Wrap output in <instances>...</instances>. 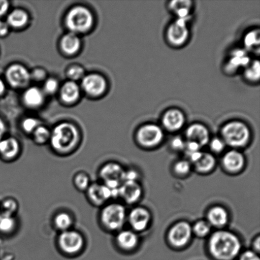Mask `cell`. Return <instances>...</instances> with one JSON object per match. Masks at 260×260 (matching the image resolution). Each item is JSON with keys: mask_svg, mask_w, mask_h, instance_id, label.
<instances>
[{"mask_svg": "<svg viewBox=\"0 0 260 260\" xmlns=\"http://www.w3.org/2000/svg\"><path fill=\"white\" fill-rule=\"evenodd\" d=\"M209 251L216 260H233L240 253L241 243L238 236L228 231H218L211 236Z\"/></svg>", "mask_w": 260, "mask_h": 260, "instance_id": "obj_1", "label": "cell"}, {"mask_svg": "<svg viewBox=\"0 0 260 260\" xmlns=\"http://www.w3.org/2000/svg\"><path fill=\"white\" fill-rule=\"evenodd\" d=\"M50 140L52 149L56 152L60 154H68L77 146L79 134L73 124L62 123L53 129Z\"/></svg>", "mask_w": 260, "mask_h": 260, "instance_id": "obj_2", "label": "cell"}, {"mask_svg": "<svg viewBox=\"0 0 260 260\" xmlns=\"http://www.w3.org/2000/svg\"><path fill=\"white\" fill-rule=\"evenodd\" d=\"M223 141L232 147L245 146L250 139L251 133L248 126L241 121H231L221 129Z\"/></svg>", "mask_w": 260, "mask_h": 260, "instance_id": "obj_3", "label": "cell"}, {"mask_svg": "<svg viewBox=\"0 0 260 260\" xmlns=\"http://www.w3.org/2000/svg\"><path fill=\"white\" fill-rule=\"evenodd\" d=\"M102 225L107 230L118 231L123 228L126 219V211L121 204L113 203L106 205L100 215Z\"/></svg>", "mask_w": 260, "mask_h": 260, "instance_id": "obj_4", "label": "cell"}, {"mask_svg": "<svg viewBox=\"0 0 260 260\" xmlns=\"http://www.w3.org/2000/svg\"><path fill=\"white\" fill-rule=\"evenodd\" d=\"M93 22V15L90 10L81 6L73 8L66 18V25L75 34L88 31L92 26Z\"/></svg>", "mask_w": 260, "mask_h": 260, "instance_id": "obj_5", "label": "cell"}, {"mask_svg": "<svg viewBox=\"0 0 260 260\" xmlns=\"http://www.w3.org/2000/svg\"><path fill=\"white\" fill-rule=\"evenodd\" d=\"M126 171L118 163L110 162L106 163L101 168L99 172L103 184L111 190L118 189L124 182Z\"/></svg>", "mask_w": 260, "mask_h": 260, "instance_id": "obj_6", "label": "cell"}, {"mask_svg": "<svg viewBox=\"0 0 260 260\" xmlns=\"http://www.w3.org/2000/svg\"><path fill=\"white\" fill-rule=\"evenodd\" d=\"M61 251L70 255H74L81 251L85 246V239L80 233L75 230L62 232L57 239Z\"/></svg>", "mask_w": 260, "mask_h": 260, "instance_id": "obj_7", "label": "cell"}, {"mask_svg": "<svg viewBox=\"0 0 260 260\" xmlns=\"http://www.w3.org/2000/svg\"><path fill=\"white\" fill-rule=\"evenodd\" d=\"M192 226L186 221H180L170 229L168 239L170 244L176 248H182L189 243L192 236Z\"/></svg>", "mask_w": 260, "mask_h": 260, "instance_id": "obj_8", "label": "cell"}, {"mask_svg": "<svg viewBox=\"0 0 260 260\" xmlns=\"http://www.w3.org/2000/svg\"><path fill=\"white\" fill-rule=\"evenodd\" d=\"M164 138L162 130L155 124H145L138 130L137 139L142 147L152 148L157 146Z\"/></svg>", "mask_w": 260, "mask_h": 260, "instance_id": "obj_9", "label": "cell"}, {"mask_svg": "<svg viewBox=\"0 0 260 260\" xmlns=\"http://www.w3.org/2000/svg\"><path fill=\"white\" fill-rule=\"evenodd\" d=\"M88 200L94 206H101L110 200L117 197L116 190H111L103 183H91L86 190Z\"/></svg>", "mask_w": 260, "mask_h": 260, "instance_id": "obj_10", "label": "cell"}, {"mask_svg": "<svg viewBox=\"0 0 260 260\" xmlns=\"http://www.w3.org/2000/svg\"><path fill=\"white\" fill-rule=\"evenodd\" d=\"M186 22L187 20L178 19L168 27V40L175 47H180L187 42L189 32Z\"/></svg>", "mask_w": 260, "mask_h": 260, "instance_id": "obj_11", "label": "cell"}, {"mask_svg": "<svg viewBox=\"0 0 260 260\" xmlns=\"http://www.w3.org/2000/svg\"><path fill=\"white\" fill-rule=\"evenodd\" d=\"M7 79L10 85L15 88H22L29 83L30 76L24 66L15 64L8 69Z\"/></svg>", "mask_w": 260, "mask_h": 260, "instance_id": "obj_12", "label": "cell"}, {"mask_svg": "<svg viewBox=\"0 0 260 260\" xmlns=\"http://www.w3.org/2000/svg\"><path fill=\"white\" fill-rule=\"evenodd\" d=\"M151 215L149 211L144 207H137L130 211L128 221L135 231L141 232L145 230L149 225Z\"/></svg>", "mask_w": 260, "mask_h": 260, "instance_id": "obj_13", "label": "cell"}, {"mask_svg": "<svg viewBox=\"0 0 260 260\" xmlns=\"http://www.w3.org/2000/svg\"><path fill=\"white\" fill-rule=\"evenodd\" d=\"M82 86L85 92L89 95L99 96L106 90L107 83L103 76L93 74L83 77Z\"/></svg>", "mask_w": 260, "mask_h": 260, "instance_id": "obj_14", "label": "cell"}, {"mask_svg": "<svg viewBox=\"0 0 260 260\" xmlns=\"http://www.w3.org/2000/svg\"><path fill=\"white\" fill-rule=\"evenodd\" d=\"M118 193L126 203L133 204L141 197L142 188L137 181H126L119 188Z\"/></svg>", "mask_w": 260, "mask_h": 260, "instance_id": "obj_15", "label": "cell"}, {"mask_svg": "<svg viewBox=\"0 0 260 260\" xmlns=\"http://www.w3.org/2000/svg\"><path fill=\"white\" fill-rule=\"evenodd\" d=\"M223 168L231 173H236L243 169L245 158L242 153L233 150L226 153L222 159Z\"/></svg>", "mask_w": 260, "mask_h": 260, "instance_id": "obj_16", "label": "cell"}, {"mask_svg": "<svg viewBox=\"0 0 260 260\" xmlns=\"http://www.w3.org/2000/svg\"><path fill=\"white\" fill-rule=\"evenodd\" d=\"M188 142L197 143L201 147L208 144L210 141V133L203 124L195 123L188 127L186 131Z\"/></svg>", "mask_w": 260, "mask_h": 260, "instance_id": "obj_17", "label": "cell"}, {"mask_svg": "<svg viewBox=\"0 0 260 260\" xmlns=\"http://www.w3.org/2000/svg\"><path fill=\"white\" fill-rule=\"evenodd\" d=\"M162 124L165 128L170 132L178 131L185 124L184 114L178 109H170L166 112L163 116Z\"/></svg>", "mask_w": 260, "mask_h": 260, "instance_id": "obj_18", "label": "cell"}, {"mask_svg": "<svg viewBox=\"0 0 260 260\" xmlns=\"http://www.w3.org/2000/svg\"><path fill=\"white\" fill-rule=\"evenodd\" d=\"M20 151L19 142L14 138L0 140V156L5 160H12L16 159Z\"/></svg>", "mask_w": 260, "mask_h": 260, "instance_id": "obj_19", "label": "cell"}, {"mask_svg": "<svg viewBox=\"0 0 260 260\" xmlns=\"http://www.w3.org/2000/svg\"><path fill=\"white\" fill-rule=\"evenodd\" d=\"M229 220L228 211L221 206H214L208 211L207 221L211 226L216 228H222L228 224Z\"/></svg>", "mask_w": 260, "mask_h": 260, "instance_id": "obj_20", "label": "cell"}, {"mask_svg": "<svg viewBox=\"0 0 260 260\" xmlns=\"http://www.w3.org/2000/svg\"><path fill=\"white\" fill-rule=\"evenodd\" d=\"M116 241L119 248L124 251H131L138 246L139 239L134 232L125 230L119 232Z\"/></svg>", "mask_w": 260, "mask_h": 260, "instance_id": "obj_21", "label": "cell"}, {"mask_svg": "<svg viewBox=\"0 0 260 260\" xmlns=\"http://www.w3.org/2000/svg\"><path fill=\"white\" fill-rule=\"evenodd\" d=\"M81 42L80 38L75 33L70 32L66 35L61 41V48L69 55L75 54L80 49Z\"/></svg>", "mask_w": 260, "mask_h": 260, "instance_id": "obj_22", "label": "cell"}, {"mask_svg": "<svg viewBox=\"0 0 260 260\" xmlns=\"http://www.w3.org/2000/svg\"><path fill=\"white\" fill-rule=\"evenodd\" d=\"M249 58L244 50H237L232 54L226 68L230 72H234L239 68L248 66L249 63Z\"/></svg>", "mask_w": 260, "mask_h": 260, "instance_id": "obj_23", "label": "cell"}, {"mask_svg": "<svg viewBox=\"0 0 260 260\" xmlns=\"http://www.w3.org/2000/svg\"><path fill=\"white\" fill-rule=\"evenodd\" d=\"M80 88L75 81L66 83L61 89V99L65 103H72L75 102L80 96Z\"/></svg>", "mask_w": 260, "mask_h": 260, "instance_id": "obj_24", "label": "cell"}, {"mask_svg": "<svg viewBox=\"0 0 260 260\" xmlns=\"http://www.w3.org/2000/svg\"><path fill=\"white\" fill-rule=\"evenodd\" d=\"M23 99L27 106L36 108L42 105L44 100V95L39 88L32 87L25 91Z\"/></svg>", "mask_w": 260, "mask_h": 260, "instance_id": "obj_25", "label": "cell"}, {"mask_svg": "<svg viewBox=\"0 0 260 260\" xmlns=\"http://www.w3.org/2000/svg\"><path fill=\"white\" fill-rule=\"evenodd\" d=\"M216 159L210 153H203L200 159L194 163L196 170L200 173H208L215 167Z\"/></svg>", "mask_w": 260, "mask_h": 260, "instance_id": "obj_26", "label": "cell"}, {"mask_svg": "<svg viewBox=\"0 0 260 260\" xmlns=\"http://www.w3.org/2000/svg\"><path fill=\"white\" fill-rule=\"evenodd\" d=\"M28 15L22 10H15L10 13L7 18V24L13 27H21L26 24Z\"/></svg>", "mask_w": 260, "mask_h": 260, "instance_id": "obj_27", "label": "cell"}, {"mask_svg": "<svg viewBox=\"0 0 260 260\" xmlns=\"http://www.w3.org/2000/svg\"><path fill=\"white\" fill-rule=\"evenodd\" d=\"M54 224L58 230L64 232L71 228L73 225V219L70 214L61 212L55 216Z\"/></svg>", "mask_w": 260, "mask_h": 260, "instance_id": "obj_28", "label": "cell"}, {"mask_svg": "<svg viewBox=\"0 0 260 260\" xmlns=\"http://www.w3.org/2000/svg\"><path fill=\"white\" fill-rule=\"evenodd\" d=\"M16 220L14 216L4 215L0 216V233L10 234L16 229Z\"/></svg>", "mask_w": 260, "mask_h": 260, "instance_id": "obj_29", "label": "cell"}, {"mask_svg": "<svg viewBox=\"0 0 260 260\" xmlns=\"http://www.w3.org/2000/svg\"><path fill=\"white\" fill-rule=\"evenodd\" d=\"M73 182L75 187L81 192L86 191L91 184L90 177L84 172L78 173L74 177Z\"/></svg>", "mask_w": 260, "mask_h": 260, "instance_id": "obj_30", "label": "cell"}, {"mask_svg": "<svg viewBox=\"0 0 260 260\" xmlns=\"http://www.w3.org/2000/svg\"><path fill=\"white\" fill-rule=\"evenodd\" d=\"M32 134L35 142L38 144H44L50 139L51 133L45 126H38Z\"/></svg>", "mask_w": 260, "mask_h": 260, "instance_id": "obj_31", "label": "cell"}, {"mask_svg": "<svg viewBox=\"0 0 260 260\" xmlns=\"http://www.w3.org/2000/svg\"><path fill=\"white\" fill-rule=\"evenodd\" d=\"M19 205L16 200L13 198H8L2 203L1 210L2 214L4 215L14 216L17 212Z\"/></svg>", "mask_w": 260, "mask_h": 260, "instance_id": "obj_32", "label": "cell"}, {"mask_svg": "<svg viewBox=\"0 0 260 260\" xmlns=\"http://www.w3.org/2000/svg\"><path fill=\"white\" fill-rule=\"evenodd\" d=\"M211 226L209 224L207 221L200 220L197 221L193 225L192 233L195 235L200 238H203L208 236L210 233Z\"/></svg>", "mask_w": 260, "mask_h": 260, "instance_id": "obj_33", "label": "cell"}, {"mask_svg": "<svg viewBox=\"0 0 260 260\" xmlns=\"http://www.w3.org/2000/svg\"><path fill=\"white\" fill-rule=\"evenodd\" d=\"M260 76V66L258 60L254 61L248 66L245 71V77L251 81L259 80Z\"/></svg>", "mask_w": 260, "mask_h": 260, "instance_id": "obj_34", "label": "cell"}, {"mask_svg": "<svg viewBox=\"0 0 260 260\" xmlns=\"http://www.w3.org/2000/svg\"><path fill=\"white\" fill-rule=\"evenodd\" d=\"M244 45L249 49H253L255 47L259 48V30H253L249 32L244 38Z\"/></svg>", "mask_w": 260, "mask_h": 260, "instance_id": "obj_35", "label": "cell"}, {"mask_svg": "<svg viewBox=\"0 0 260 260\" xmlns=\"http://www.w3.org/2000/svg\"><path fill=\"white\" fill-rule=\"evenodd\" d=\"M192 2L191 1H182V0H175L170 2V8L176 14L178 12L183 10H190L192 7Z\"/></svg>", "mask_w": 260, "mask_h": 260, "instance_id": "obj_36", "label": "cell"}, {"mask_svg": "<svg viewBox=\"0 0 260 260\" xmlns=\"http://www.w3.org/2000/svg\"><path fill=\"white\" fill-rule=\"evenodd\" d=\"M190 169V163L187 160H180L176 162L174 165L175 172L178 175H187L189 173Z\"/></svg>", "mask_w": 260, "mask_h": 260, "instance_id": "obj_37", "label": "cell"}, {"mask_svg": "<svg viewBox=\"0 0 260 260\" xmlns=\"http://www.w3.org/2000/svg\"><path fill=\"white\" fill-rule=\"evenodd\" d=\"M40 126V122L37 119L28 118L24 119L22 123V128L25 132L33 133Z\"/></svg>", "mask_w": 260, "mask_h": 260, "instance_id": "obj_38", "label": "cell"}, {"mask_svg": "<svg viewBox=\"0 0 260 260\" xmlns=\"http://www.w3.org/2000/svg\"><path fill=\"white\" fill-rule=\"evenodd\" d=\"M84 74H85V71L83 69L78 66H73L68 70V72L69 78H71L73 81L83 78Z\"/></svg>", "mask_w": 260, "mask_h": 260, "instance_id": "obj_39", "label": "cell"}, {"mask_svg": "<svg viewBox=\"0 0 260 260\" xmlns=\"http://www.w3.org/2000/svg\"><path fill=\"white\" fill-rule=\"evenodd\" d=\"M58 84L57 80L55 79L50 78L46 81L44 85V90L45 92L48 94L54 93L57 91Z\"/></svg>", "mask_w": 260, "mask_h": 260, "instance_id": "obj_40", "label": "cell"}, {"mask_svg": "<svg viewBox=\"0 0 260 260\" xmlns=\"http://www.w3.org/2000/svg\"><path fill=\"white\" fill-rule=\"evenodd\" d=\"M210 146L211 150H212L213 152L217 153L220 152L222 151L224 148H225V142H224L222 140L216 138V139H214L211 140Z\"/></svg>", "mask_w": 260, "mask_h": 260, "instance_id": "obj_41", "label": "cell"}, {"mask_svg": "<svg viewBox=\"0 0 260 260\" xmlns=\"http://www.w3.org/2000/svg\"><path fill=\"white\" fill-rule=\"evenodd\" d=\"M239 260H260V258L256 252L248 250L241 254Z\"/></svg>", "mask_w": 260, "mask_h": 260, "instance_id": "obj_42", "label": "cell"}, {"mask_svg": "<svg viewBox=\"0 0 260 260\" xmlns=\"http://www.w3.org/2000/svg\"><path fill=\"white\" fill-rule=\"evenodd\" d=\"M201 146L197 143L193 142H188L185 144V149L187 152V155L192 154V153L200 151Z\"/></svg>", "mask_w": 260, "mask_h": 260, "instance_id": "obj_43", "label": "cell"}, {"mask_svg": "<svg viewBox=\"0 0 260 260\" xmlns=\"http://www.w3.org/2000/svg\"><path fill=\"white\" fill-rule=\"evenodd\" d=\"M172 146L173 149L177 150L185 149V143L180 137H176L172 140Z\"/></svg>", "mask_w": 260, "mask_h": 260, "instance_id": "obj_44", "label": "cell"}, {"mask_svg": "<svg viewBox=\"0 0 260 260\" xmlns=\"http://www.w3.org/2000/svg\"><path fill=\"white\" fill-rule=\"evenodd\" d=\"M137 177V173L134 170L125 172V175H124V182H126V181H136Z\"/></svg>", "mask_w": 260, "mask_h": 260, "instance_id": "obj_45", "label": "cell"}, {"mask_svg": "<svg viewBox=\"0 0 260 260\" xmlns=\"http://www.w3.org/2000/svg\"><path fill=\"white\" fill-rule=\"evenodd\" d=\"M9 8V2L4 1V0H0V16L6 14Z\"/></svg>", "mask_w": 260, "mask_h": 260, "instance_id": "obj_46", "label": "cell"}, {"mask_svg": "<svg viewBox=\"0 0 260 260\" xmlns=\"http://www.w3.org/2000/svg\"><path fill=\"white\" fill-rule=\"evenodd\" d=\"M203 152L201 151H198L196 152L192 153V154H190L188 155V157H189L190 160L193 163H196L198 161L202 155Z\"/></svg>", "mask_w": 260, "mask_h": 260, "instance_id": "obj_47", "label": "cell"}, {"mask_svg": "<svg viewBox=\"0 0 260 260\" xmlns=\"http://www.w3.org/2000/svg\"><path fill=\"white\" fill-rule=\"evenodd\" d=\"M9 32V25L7 23L0 20V35H6Z\"/></svg>", "mask_w": 260, "mask_h": 260, "instance_id": "obj_48", "label": "cell"}, {"mask_svg": "<svg viewBox=\"0 0 260 260\" xmlns=\"http://www.w3.org/2000/svg\"><path fill=\"white\" fill-rule=\"evenodd\" d=\"M45 72L42 70H37L35 71L33 73L32 77L36 79V80H41L45 77Z\"/></svg>", "mask_w": 260, "mask_h": 260, "instance_id": "obj_49", "label": "cell"}, {"mask_svg": "<svg viewBox=\"0 0 260 260\" xmlns=\"http://www.w3.org/2000/svg\"><path fill=\"white\" fill-rule=\"evenodd\" d=\"M5 129H6V128H5V125L4 121L0 119V140H1L3 137H4L5 133Z\"/></svg>", "mask_w": 260, "mask_h": 260, "instance_id": "obj_50", "label": "cell"}, {"mask_svg": "<svg viewBox=\"0 0 260 260\" xmlns=\"http://www.w3.org/2000/svg\"><path fill=\"white\" fill-rule=\"evenodd\" d=\"M253 247L254 249H255V251H259L260 249V238L258 236L255 240H254L253 243Z\"/></svg>", "mask_w": 260, "mask_h": 260, "instance_id": "obj_51", "label": "cell"}, {"mask_svg": "<svg viewBox=\"0 0 260 260\" xmlns=\"http://www.w3.org/2000/svg\"><path fill=\"white\" fill-rule=\"evenodd\" d=\"M5 89V84L2 80H0V95L4 93Z\"/></svg>", "mask_w": 260, "mask_h": 260, "instance_id": "obj_52", "label": "cell"}, {"mask_svg": "<svg viewBox=\"0 0 260 260\" xmlns=\"http://www.w3.org/2000/svg\"><path fill=\"white\" fill-rule=\"evenodd\" d=\"M1 215H2L1 210H0V216H1Z\"/></svg>", "mask_w": 260, "mask_h": 260, "instance_id": "obj_53", "label": "cell"}]
</instances>
